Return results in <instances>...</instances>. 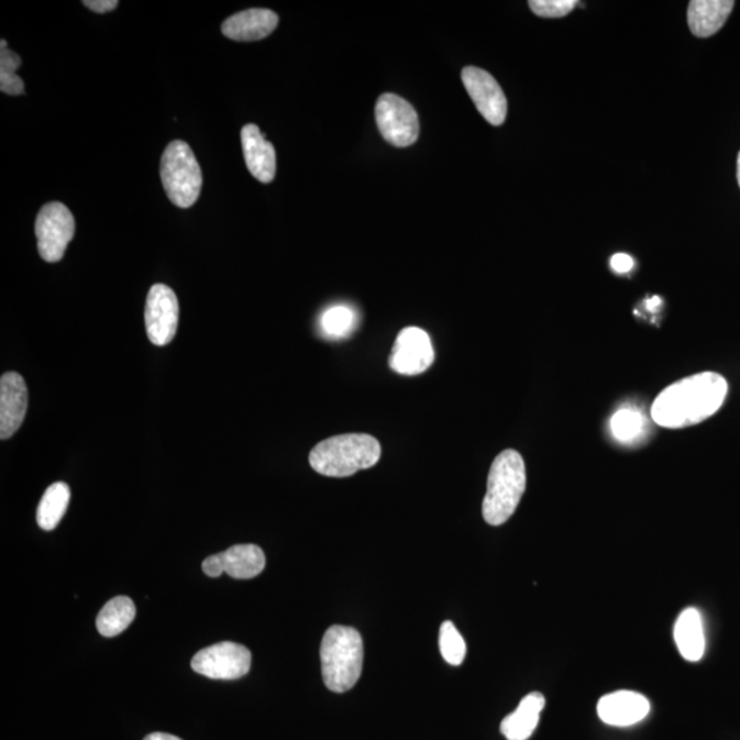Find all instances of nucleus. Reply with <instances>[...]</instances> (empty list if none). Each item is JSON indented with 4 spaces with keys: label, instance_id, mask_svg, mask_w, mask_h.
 Masks as SVG:
<instances>
[{
    "label": "nucleus",
    "instance_id": "a878e982",
    "mask_svg": "<svg viewBox=\"0 0 740 740\" xmlns=\"http://www.w3.org/2000/svg\"><path fill=\"white\" fill-rule=\"evenodd\" d=\"M21 66L20 55L8 48V42L0 43V75H16Z\"/></svg>",
    "mask_w": 740,
    "mask_h": 740
},
{
    "label": "nucleus",
    "instance_id": "9b49d317",
    "mask_svg": "<svg viewBox=\"0 0 740 740\" xmlns=\"http://www.w3.org/2000/svg\"><path fill=\"white\" fill-rule=\"evenodd\" d=\"M463 82L476 108L489 124L502 125L508 114V99L502 88L488 71L467 66L463 70Z\"/></svg>",
    "mask_w": 740,
    "mask_h": 740
},
{
    "label": "nucleus",
    "instance_id": "6e6552de",
    "mask_svg": "<svg viewBox=\"0 0 740 740\" xmlns=\"http://www.w3.org/2000/svg\"><path fill=\"white\" fill-rule=\"evenodd\" d=\"M191 666L199 675L214 681H235L250 672L252 653L239 643H216L195 654Z\"/></svg>",
    "mask_w": 740,
    "mask_h": 740
},
{
    "label": "nucleus",
    "instance_id": "7ed1b4c3",
    "mask_svg": "<svg viewBox=\"0 0 740 740\" xmlns=\"http://www.w3.org/2000/svg\"><path fill=\"white\" fill-rule=\"evenodd\" d=\"M382 457L376 438L366 433H346L325 439L311 450L309 463L320 475L349 477L375 466Z\"/></svg>",
    "mask_w": 740,
    "mask_h": 740
},
{
    "label": "nucleus",
    "instance_id": "c756f323",
    "mask_svg": "<svg viewBox=\"0 0 740 740\" xmlns=\"http://www.w3.org/2000/svg\"><path fill=\"white\" fill-rule=\"evenodd\" d=\"M202 570L210 577H219L224 573L219 554L210 555L203 561Z\"/></svg>",
    "mask_w": 740,
    "mask_h": 740
},
{
    "label": "nucleus",
    "instance_id": "39448f33",
    "mask_svg": "<svg viewBox=\"0 0 740 740\" xmlns=\"http://www.w3.org/2000/svg\"><path fill=\"white\" fill-rule=\"evenodd\" d=\"M161 179L170 202L177 208L188 209L197 202L202 191V169L186 142L175 141L165 148Z\"/></svg>",
    "mask_w": 740,
    "mask_h": 740
},
{
    "label": "nucleus",
    "instance_id": "cd10ccee",
    "mask_svg": "<svg viewBox=\"0 0 740 740\" xmlns=\"http://www.w3.org/2000/svg\"><path fill=\"white\" fill-rule=\"evenodd\" d=\"M610 266L616 274H628L636 266V261L628 254H616L610 259Z\"/></svg>",
    "mask_w": 740,
    "mask_h": 740
},
{
    "label": "nucleus",
    "instance_id": "1a4fd4ad",
    "mask_svg": "<svg viewBox=\"0 0 740 740\" xmlns=\"http://www.w3.org/2000/svg\"><path fill=\"white\" fill-rule=\"evenodd\" d=\"M179 300L174 289L165 284H155L148 291L144 311L150 342L164 347L174 341L179 327Z\"/></svg>",
    "mask_w": 740,
    "mask_h": 740
},
{
    "label": "nucleus",
    "instance_id": "20e7f679",
    "mask_svg": "<svg viewBox=\"0 0 740 740\" xmlns=\"http://www.w3.org/2000/svg\"><path fill=\"white\" fill-rule=\"evenodd\" d=\"M527 487L524 460L516 450H505L495 459L488 473L487 494L483 500V517L489 526L498 527L515 515Z\"/></svg>",
    "mask_w": 740,
    "mask_h": 740
},
{
    "label": "nucleus",
    "instance_id": "393cba45",
    "mask_svg": "<svg viewBox=\"0 0 740 740\" xmlns=\"http://www.w3.org/2000/svg\"><path fill=\"white\" fill-rule=\"evenodd\" d=\"M530 8L539 16L544 19H561L570 14L576 8V0H531Z\"/></svg>",
    "mask_w": 740,
    "mask_h": 740
},
{
    "label": "nucleus",
    "instance_id": "ddd939ff",
    "mask_svg": "<svg viewBox=\"0 0 740 740\" xmlns=\"http://www.w3.org/2000/svg\"><path fill=\"white\" fill-rule=\"evenodd\" d=\"M597 710L599 719L605 725L630 727L647 719L650 703L642 694L621 689V692L611 693L600 698Z\"/></svg>",
    "mask_w": 740,
    "mask_h": 740
},
{
    "label": "nucleus",
    "instance_id": "dca6fc26",
    "mask_svg": "<svg viewBox=\"0 0 740 740\" xmlns=\"http://www.w3.org/2000/svg\"><path fill=\"white\" fill-rule=\"evenodd\" d=\"M733 5L732 0H693L687 11L689 30L697 37L714 36L726 24Z\"/></svg>",
    "mask_w": 740,
    "mask_h": 740
},
{
    "label": "nucleus",
    "instance_id": "412c9836",
    "mask_svg": "<svg viewBox=\"0 0 740 740\" xmlns=\"http://www.w3.org/2000/svg\"><path fill=\"white\" fill-rule=\"evenodd\" d=\"M70 488L68 484L58 482L52 484L44 493L37 508V524L44 531H53L68 510Z\"/></svg>",
    "mask_w": 740,
    "mask_h": 740
},
{
    "label": "nucleus",
    "instance_id": "4468645a",
    "mask_svg": "<svg viewBox=\"0 0 740 740\" xmlns=\"http://www.w3.org/2000/svg\"><path fill=\"white\" fill-rule=\"evenodd\" d=\"M242 147L250 174L261 183L274 181L276 176V152L274 144L266 141L263 132L254 124L244 125Z\"/></svg>",
    "mask_w": 740,
    "mask_h": 740
},
{
    "label": "nucleus",
    "instance_id": "0eeeda50",
    "mask_svg": "<svg viewBox=\"0 0 740 740\" xmlns=\"http://www.w3.org/2000/svg\"><path fill=\"white\" fill-rule=\"evenodd\" d=\"M378 131L395 147H409L420 135V121L413 106L394 93H384L377 100Z\"/></svg>",
    "mask_w": 740,
    "mask_h": 740
},
{
    "label": "nucleus",
    "instance_id": "6ab92c4d",
    "mask_svg": "<svg viewBox=\"0 0 740 740\" xmlns=\"http://www.w3.org/2000/svg\"><path fill=\"white\" fill-rule=\"evenodd\" d=\"M219 556L222 570L233 578L257 577L265 570V554L255 544H236Z\"/></svg>",
    "mask_w": 740,
    "mask_h": 740
},
{
    "label": "nucleus",
    "instance_id": "f3484780",
    "mask_svg": "<svg viewBox=\"0 0 740 740\" xmlns=\"http://www.w3.org/2000/svg\"><path fill=\"white\" fill-rule=\"evenodd\" d=\"M546 698L541 693H531L521 699L519 708L500 722V732L508 740H528L537 730Z\"/></svg>",
    "mask_w": 740,
    "mask_h": 740
},
{
    "label": "nucleus",
    "instance_id": "f03ea898",
    "mask_svg": "<svg viewBox=\"0 0 740 740\" xmlns=\"http://www.w3.org/2000/svg\"><path fill=\"white\" fill-rule=\"evenodd\" d=\"M322 678L333 693H346L360 681L364 665V642L352 627L328 628L321 643Z\"/></svg>",
    "mask_w": 740,
    "mask_h": 740
},
{
    "label": "nucleus",
    "instance_id": "a211bd4d",
    "mask_svg": "<svg viewBox=\"0 0 740 740\" xmlns=\"http://www.w3.org/2000/svg\"><path fill=\"white\" fill-rule=\"evenodd\" d=\"M675 642L684 660L697 662L705 653L703 616L695 608L683 610L675 625Z\"/></svg>",
    "mask_w": 740,
    "mask_h": 740
},
{
    "label": "nucleus",
    "instance_id": "b1692460",
    "mask_svg": "<svg viewBox=\"0 0 740 740\" xmlns=\"http://www.w3.org/2000/svg\"><path fill=\"white\" fill-rule=\"evenodd\" d=\"M439 649L444 661L453 666L463 664L466 655V643L463 636L452 621H444L439 631Z\"/></svg>",
    "mask_w": 740,
    "mask_h": 740
},
{
    "label": "nucleus",
    "instance_id": "2eb2a0df",
    "mask_svg": "<svg viewBox=\"0 0 740 740\" xmlns=\"http://www.w3.org/2000/svg\"><path fill=\"white\" fill-rule=\"evenodd\" d=\"M278 15L268 9H250L233 14L221 26L222 35L235 42L263 41L276 30Z\"/></svg>",
    "mask_w": 740,
    "mask_h": 740
},
{
    "label": "nucleus",
    "instance_id": "7c9ffc66",
    "mask_svg": "<svg viewBox=\"0 0 740 740\" xmlns=\"http://www.w3.org/2000/svg\"><path fill=\"white\" fill-rule=\"evenodd\" d=\"M144 740H183L180 738H177L175 736H170V733H164V732H154L150 733Z\"/></svg>",
    "mask_w": 740,
    "mask_h": 740
},
{
    "label": "nucleus",
    "instance_id": "5701e85b",
    "mask_svg": "<svg viewBox=\"0 0 740 740\" xmlns=\"http://www.w3.org/2000/svg\"><path fill=\"white\" fill-rule=\"evenodd\" d=\"M648 421L641 411L636 409H621L611 417V435L620 443H633L643 437Z\"/></svg>",
    "mask_w": 740,
    "mask_h": 740
},
{
    "label": "nucleus",
    "instance_id": "473e14b6",
    "mask_svg": "<svg viewBox=\"0 0 740 740\" xmlns=\"http://www.w3.org/2000/svg\"><path fill=\"white\" fill-rule=\"evenodd\" d=\"M737 176H738V183L740 187V153L738 155V170H737Z\"/></svg>",
    "mask_w": 740,
    "mask_h": 740
},
{
    "label": "nucleus",
    "instance_id": "c85d7f7f",
    "mask_svg": "<svg viewBox=\"0 0 740 740\" xmlns=\"http://www.w3.org/2000/svg\"><path fill=\"white\" fill-rule=\"evenodd\" d=\"M82 4L95 11V13L104 14L115 10L119 2L117 0H85Z\"/></svg>",
    "mask_w": 740,
    "mask_h": 740
},
{
    "label": "nucleus",
    "instance_id": "2f4dec72",
    "mask_svg": "<svg viewBox=\"0 0 740 740\" xmlns=\"http://www.w3.org/2000/svg\"><path fill=\"white\" fill-rule=\"evenodd\" d=\"M647 306H648V309L650 311H655L661 306V298L660 297H654V298L648 299L647 300Z\"/></svg>",
    "mask_w": 740,
    "mask_h": 740
},
{
    "label": "nucleus",
    "instance_id": "4be33fe9",
    "mask_svg": "<svg viewBox=\"0 0 740 740\" xmlns=\"http://www.w3.org/2000/svg\"><path fill=\"white\" fill-rule=\"evenodd\" d=\"M357 313L346 305H336L322 313L320 328L328 339H342L350 335L357 327Z\"/></svg>",
    "mask_w": 740,
    "mask_h": 740
},
{
    "label": "nucleus",
    "instance_id": "f8f14e48",
    "mask_svg": "<svg viewBox=\"0 0 740 740\" xmlns=\"http://www.w3.org/2000/svg\"><path fill=\"white\" fill-rule=\"evenodd\" d=\"M27 410V388L24 377L16 372L4 373L0 378V438L14 435L24 422Z\"/></svg>",
    "mask_w": 740,
    "mask_h": 740
},
{
    "label": "nucleus",
    "instance_id": "bb28decb",
    "mask_svg": "<svg viewBox=\"0 0 740 740\" xmlns=\"http://www.w3.org/2000/svg\"><path fill=\"white\" fill-rule=\"evenodd\" d=\"M0 91L16 97L24 93V80L19 75H0Z\"/></svg>",
    "mask_w": 740,
    "mask_h": 740
},
{
    "label": "nucleus",
    "instance_id": "423d86ee",
    "mask_svg": "<svg viewBox=\"0 0 740 740\" xmlns=\"http://www.w3.org/2000/svg\"><path fill=\"white\" fill-rule=\"evenodd\" d=\"M35 231L41 257L46 263H58L74 241L75 217L64 203L49 202L38 211Z\"/></svg>",
    "mask_w": 740,
    "mask_h": 740
},
{
    "label": "nucleus",
    "instance_id": "aec40b11",
    "mask_svg": "<svg viewBox=\"0 0 740 740\" xmlns=\"http://www.w3.org/2000/svg\"><path fill=\"white\" fill-rule=\"evenodd\" d=\"M136 616V606L128 597H115L106 604L97 617L100 636L113 638L124 632Z\"/></svg>",
    "mask_w": 740,
    "mask_h": 740
},
{
    "label": "nucleus",
    "instance_id": "9d476101",
    "mask_svg": "<svg viewBox=\"0 0 740 740\" xmlns=\"http://www.w3.org/2000/svg\"><path fill=\"white\" fill-rule=\"evenodd\" d=\"M435 361L431 338L417 327L405 328L394 343L389 366L405 376L424 373Z\"/></svg>",
    "mask_w": 740,
    "mask_h": 740
},
{
    "label": "nucleus",
    "instance_id": "f257e3e1",
    "mask_svg": "<svg viewBox=\"0 0 740 740\" xmlns=\"http://www.w3.org/2000/svg\"><path fill=\"white\" fill-rule=\"evenodd\" d=\"M727 394V380L719 373H698L665 388L651 406V417L670 430L699 424L721 408Z\"/></svg>",
    "mask_w": 740,
    "mask_h": 740
}]
</instances>
